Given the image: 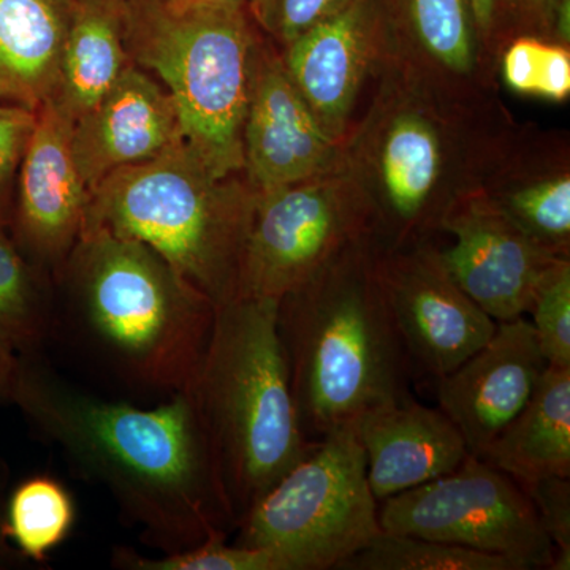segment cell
I'll use <instances>...</instances> for the list:
<instances>
[{
	"label": "cell",
	"mask_w": 570,
	"mask_h": 570,
	"mask_svg": "<svg viewBox=\"0 0 570 570\" xmlns=\"http://www.w3.org/2000/svg\"><path fill=\"white\" fill-rule=\"evenodd\" d=\"M11 400L165 554L235 530L189 390L159 406L137 407L78 387L36 355H24Z\"/></svg>",
	"instance_id": "obj_1"
},
{
	"label": "cell",
	"mask_w": 570,
	"mask_h": 570,
	"mask_svg": "<svg viewBox=\"0 0 570 570\" xmlns=\"http://www.w3.org/2000/svg\"><path fill=\"white\" fill-rule=\"evenodd\" d=\"M379 253V236H363L277 303L292 396L309 441L409 395L412 367L382 287Z\"/></svg>",
	"instance_id": "obj_2"
},
{
	"label": "cell",
	"mask_w": 570,
	"mask_h": 570,
	"mask_svg": "<svg viewBox=\"0 0 570 570\" xmlns=\"http://www.w3.org/2000/svg\"><path fill=\"white\" fill-rule=\"evenodd\" d=\"M71 337L132 392L167 397L193 387L217 306L151 247L82 234L61 272Z\"/></svg>",
	"instance_id": "obj_3"
},
{
	"label": "cell",
	"mask_w": 570,
	"mask_h": 570,
	"mask_svg": "<svg viewBox=\"0 0 570 570\" xmlns=\"http://www.w3.org/2000/svg\"><path fill=\"white\" fill-rule=\"evenodd\" d=\"M277 299L217 306L189 392L212 444L234 528L317 442L299 425L277 333Z\"/></svg>",
	"instance_id": "obj_4"
},
{
	"label": "cell",
	"mask_w": 570,
	"mask_h": 570,
	"mask_svg": "<svg viewBox=\"0 0 570 570\" xmlns=\"http://www.w3.org/2000/svg\"><path fill=\"white\" fill-rule=\"evenodd\" d=\"M257 193L245 176L217 178L186 141L121 168L89 194L82 234L151 247L216 306L238 298Z\"/></svg>",
	"instance_id": "obj_5"
},
{
	"label": "cell",
	"mask_w": 570,
	"mask_h": 570,
	"mask_svg": "<svg viewBox=\"0 0 570 570\" xmlns=\"http://www.w3.org/2000/svg\"><path fill=\"white\" fill-rule=\"evenodd\" d=\"M134 63L170 94L184 140L217 178L243 175V129L258 37L246 9L174 10L124 0Z\"/></svg>",
	"instance_id": "obj_6"
},
{
	"label": "cell",
	"mask_w": 570,
	"mask_h": 570,
	"mask_svg": "<svg viewBox=\"0 0 570 570\" xmlns=\"http://www.w3.org/2000/svg\"><path fill=\"white\" fill-rule=\"evenodd\" d=\"M236 546L276 554L287 570L336 569L382 532L355 425L317 441L238 524Z\"/></svg>",
	"instance_id": "obj_7"
},
{
	"label": "cell",
	"mask_w": 570,
	"mask_h": 570,
	"mask_svg": "<svg viewBox=\"0 0 570 570\" xmlns=\"http://www.w3.org/2000/svg\"><path fill=\"white\" fill-rule=\"evenodd\" d=\"M376 212L355 164L257 194L238 298H281L363 236Z\"/></svg>",
	"instance_id": "obj_8"
},
{
	"label": "cell",
	"mask_w": 570,
	"mask_h": 570,
	"mask_svg": "<svg viewBox=\"0 0 570 570\" xmlns=\"http://www.w3.org/2000/svg\"><path fill=\"white\" fill-rule=\"evenodd\" d=\"M392 534L504 554L531 569H551L554 550L520 483L468 455L455 471L379 502Z\"/></svg>",
	"instance_id": "obj_9"
},
{
	"label": "cell",
	"mask_w": 570,
	"mask_h": 570,
	"mask_svg": "<svg viewBox=\"0 0 570 570\" xmlns=\"http://www.w3.org/2000/svg\"><path fill=\"white\" fill-rule=\"evenodd\" d=\"M379 275L409 365L438 379L489 343L498 322L455 283L441 250L415 242L381 243Z\"/></svg>",
	"instance_id": "obj_10"
},
{
	"label": "cell",
	"mask_w": 570,
	"mask_h": 570,
	"mask_svg": "<svg viewBox=\"0 0 570 570\" xmlns=\"http://www.w3.org/2000/svg\"><path fill=\"white\" fill-rule=\"evenodd\" d=\"M441 228L455 238L445 268L494 322L523 317L550 266L569 258L532 242L483 189L456 195Z\"/></svg>",
	"instance_id": "obj_11"
},
{
	"label": "cell",
	"mask_w": 570,
	"mask_h": 570,
	"mask_svg": "<svg viewBox=\"0 0 570 570\" xmlns=\"http://www.w3.org/2000/svg\"><path fill=\"white\" fill-rule=\"evenodd\" d=\"M246 181L255 193L306 181L351 163L325 132L285 69L275 43L258 39L243 129Z\"/></svg>",
	"instance_id": "obj_12"
},
{
	"label": "cell",
	"mask_w": 570,
	"mask_h": 570,
	"mask_svg": "<svg viewBox=\"0 0 570 570\" xmlns=\"http://www.w3.org/2000/svg\"><path fill=\"white\" fill-rule=\"evenodd\" d=\"M373 175L367 186L376 212V235L387 247L422 242L441 228L452 198L442 190L445 138L438 119L425 108L393 104L374 135Z\"/></svg>",
	"instance_id": "obj_13"
},
{
	"label": "cell",
	"mask_w": 570,
	"mask_h": 570,
	"mask_svg": "<svg viewBox=\"0 0 570 570\" xmlns=\"http://www.w3.org/2000/svg\"><path fill=\"white\" fill-rule=\"evenodd\" d=\"M73 122L55 104L39 110L14 193V243L58 275L80 242L88 190L71 151Z\"/></svg>",
	"instance_id": "obj_14"
},
{
	"label": "cell",
	"mask_w": 570,
	"mask_h": 570,
	"mask_svg": "<svg viewBox=\"0 0 570 570\" xmlns=\"http://www.w3.org/2000/svg\"><path fill=\"white\" fill-rule=\"evenodd\" d=\"M546 356L531 322H498L485 346L438 379L439 409L459 428L469 455L480 456L538 387Z\"/></svg>",
	"instance_id": "obj_15"
},
{
	"label": "cell",
	"mask_w": 570,
	"mask_h": 570,
	"mask_svg": "<svg viewBox=\"0 0 570 570\" xmlns=\"http://www.w3.org/2000/svg\"><path fill=\"white\" fill-rule=\"evenodd\" d=\"M389 26L382 0H360L281 48L296 89L337 141L347 142L352 111Z\"/></svg>",
	"instance_id": "obj_16"
},
{
	"label": "cell",
	"mask_w": 570,
	"mask_h": 570,
	"mask_svg": "<svg viewBox=\"0 0 570 570\" xmlns=\"http://www.w3.org/2000/svg\"><path fill=\"white\" fill-rule=\"evenodd\" d=\"M183 141L170 94L132 62L115 88L73 124L71 151L89 197L115 171L157 159Z\"/></svg>",
	"instance_id": "obj_17"
},
{
	"label": "cell",
	"mask_w": 570,
	"mask_h": 570,
	"mask_svg": "<svg viewBox=\"0 0 570 570\" xmlns=\"http://www.w3.org/2000/svg\"><path fill=\"white\" fill-rule=\"evenodd\" d=\"M355 431L377 502L455 471L469 455L452 420L411 395L371 409Z\"/></svg>",
	"instance_id": "obj_18"
},
{
	"label": "cell",
	"mask_w": 570,
	"mask_h": 570,
	"mask_svg": "<svg viewBox=\"0 0 570 570\" xmlns=\"http://www.w3.org/2000/svg\"><path fill=\"white\" fill-rule=\"evenodd\" d=\"M78 0H0V102L39 111L61 82Z\"/></svg>",
	"instance_id": "obj_19"
},
{
	"label": "cell",
	"mask_w": 570,
	"mask_h": 570,
	"mask_svg": "<svg viewBox=\"0 0 570 570\" xmlns=\"http://www.w3.org/2000/svg\"><path fill=\"white\" fill-rule=\"evenodd\" d=\"M478 459L521 487L570 478V367L547 366L530 401Z\"/></svg>",
	"instance_id": "obj_20"
},
{
	"label": "cell",
	"mask_w": 570,
	"mask_h": 570,
	"mask_svg": "<svg viewBox=\"0 0 570 570\" xmlns=\"http://www.w3.org/2000/svg\"><path fill=\"white\" fill-rule=\"evenodd\" d=\"M132 62L124 0H78L52 104L77 122L115 88Z\"/></svg>",
	"instance_id": "obj_21"
},
{
	"label": "cell",
	"mask_w": 570,
	"mask_h": 570,
	"mask_svg": "<svg viewBox=\"0 0 570 570\" xmlns=\"http://www.w3.org/2000/svg\"><path fill=\"white\" fill-rule=\"evenodd\" d=\"M75 515L73 499L66 487L56 479L37 475L11 494L2 531L22 557L43 562L69 538Z\"/></svg>",
	"instance_id": "obj_22"
},
{
	"label": "cell",
	"mask_w": 570,
	"mask_h": 570,
	"mask_svg": "<svg viewBox=\"0 0 570 570\" xmlns=\"http://www.w3.org/2000/svg\"><path fill=\"white\" fill-rule=\"evenodd\" d=\"M485 190L491 200L532 242L558 257H569L570 176L568 171L543 174L523 183Z\"/></svg>",
	"instance_id": "obj_23"
},
{
	"label": "cell",
	"mask_w": 570,
	"mask_h": 570,
	"mask_svg": "<svg viewBox=\"0 0 570 570\" xmlns=\"http://www.w3.org/2000/svg\"><path fill=\"white\" fill-rule=\"evenodd\" d=\"M337 570H527L504 554L382 531Z\"/></svg>",
	"instance_id": "obj_24"
},
{
	"label": "cell",
	"mask_w": 570,
	"mask_h": 570,
	"mask_svg": "<svg viewBox=\"0 0 570 570\" xmlns=\"http://www.w3.org/2000/svg\"><path fill=\"white\" fill-rule=\"evenodd\" d=\"M55 333L28 258L0 227V335L22 355H37Z\"/></svg>",
	"instance_id": "obj_25"
},
{
	"label": "cell",
	"mask_w": 570,
	"mask_h": 570,
	"mask_svg": "<svg viewBox=\"0 0 570 570\" xmlns=\"http://www.w3.org/2000/svg\"><path fill=\"white\" fill-rule=\"evenodd\" d=\"M393 6L439 66L455 75L474 69V21L468 0H393Z\"/></svg>",
	"instance_id": "obj_26"
},
{
	"label": "cell",
	"mask_w": 570,
	"mask_h": 570,
	"mask_svg": "<svg viewBox=\"0 0 570 570\" xmlns=\"http://www.w3.org/2000/svg\"><path fill=\"white\" fill-rule=\"evenodd\" d=\"M502 77L512 91L564 102L570 96V52L564 45L519 37L502 56Z\"/></svg>",
	"instance_id": "obj_27"
},
{
	"label": "cell",
	"mask_w": 570,
	"mask_h": 570,
	"mask_svg": "<svg viewBox=\"0 0 570 570\" xmlns=\"http://www.w3.org/2000/svg\"><path fill=\"white\" fill-rule=\"evenodd\" d=\"M112 564L130 570H287L276 554L262 549L208 540L194 549L149 558L129 549L115 551Z\"/></svg>",
	"instance_id": "obj_28"
},
{
	"label": "cell",
	"mask_w": 570,
	"mask_h": 570,
	"mask_svg": "<svg viewBox=\"0 0 570 570\" xmlns=\"http://www.w3.org/2000/svg\"><path fill=\"white\" fill-rule=\"evenodd\" d=\"M528 313L550 366L570 367V262L558 258L543 276Z\"/></svg>",
	"instance_id": "obj_29"
},
{
	"label": "cell",
	"mask_w": 570,
	"mask_h": 570,
	"mask_svg": "<svg viewBox=\"0 0 570 570\" xmlns=\"http://www.w3.org/2000/svg\"><path fill=\"white\" fill-rule=\"evenodd\" d=\"M360 0H247L255 28L284 48L307 29L355 6Z\"/></svg>",
	"instance_id": "obj_30"
},
{
	"label": "cell",
	"mask_w": 570,
	"mask_h": 570,
	"mask_svg": "<svg viewBox=\"0 0 570 570\" xmlns=\"http://www.w3.org/2000/svg\"><path fill=\"white\" fill-rule=\"evenodd\" d=\"M39 111L22 105L0 102V227L11 224L18 174Z\"/></svg>",
	"instance_id": "obj_31"
},
{
	"label": "cell",
	"mask_w": 570,
	"mask_h": 570,
	"mask_svg": "<svg viewBox=\"0 0 570 570\" xmlns=\"http://www.w3.org/2000/svg\"><path fill=\"white\" fill-rule=\"evenodd\" d=\"M553 546L551 569H570V478H549L523 485Z\"/></svg>",
	"instance_id": "obj_32"
},
{
	"label": "cell",
	"mask_w": 570,
	"mask_h": 570,
	"mask_svg": "<svg viewBox=\"0 0 570 570\" xmlns=\"http://www.w3.org/2000/svg\"><path fill=\"white\" fill-rule=\"evenodd\" d=\"M472 21L483 39L489 40L491 33L497 31L498 20L501 17L504 0H468Z\"/></svg>",
	"instance_id": "obj_33"
},
{
	"label": "cell",
	"mask_w": 570,
	"mask_h": 570,
	"mask_svg": "<svg viewBox=\"0 0 570 570\" xmlns=\"http://www.w3.org/2000/svg\"><path fill=\"white\" fill-rule=\"evenodd\" d=\"M18 370L20 358L14 355V348L9 341L0 335V397H13Z\"/></svg>",
	"instance_id": "obj_34"
},
{
	"label": "cell",
	"mask_w": 570,
	"mask_h": 570,
	"mask_svg": "<svg viewBox=\"0 0 570 570\" xmlns=\"http://www.w3.org/2000/svg\"><path fill=\"white\" fill-rule=\"evenodd\" d=\"M174 10H227L246 9L247 0H163Z\"/></svg>",
	"instance_id": "obj_35"
},
{
	"label": "cell",
	"mask_w": 570,
	"mask_h": 570,
	"mask_svg": "<svg viewBox=\"0 0 570 570\" xmlns=\"http://www.w3.org/2000/svg\"><path fill=\"white\" fill-rule=\"evenodd\" d=\"M520 2L543 24L554 26V18H557V10L561 0H520Z\"/></svg>",
	"instance_id": "obj_36"
},
{
	"label": "cell",
	"mask_w": 570,
	"mask_h": 570,
	"mask_svg": "<svg viewBox=\"0 0 570 570\" xmlns=\"http://www.w3.org/2000/svg\"><path fill=\"white\" fill-rule=\"evenodd\" d=\"M3 540H6V535H3L2 524H0V558L6 553V547H3Z\"/></svg>",
	"instance_id": "obj_37"
}]
</instances>
